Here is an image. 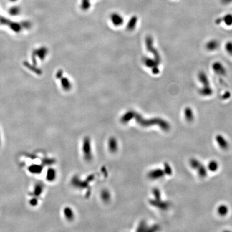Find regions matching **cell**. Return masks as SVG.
Masks as SVG:
<instances>
[{
    "label": "cell",
    "instance_id": "6da1fadb",
    "mask_svg": "<svg viewBox=\"0 0 232 232\" xmlns=\"http://www.w3.org/2000/svg\"><path fill=\"white\" fill-rule=\"evenodd\" d=\"M198 79L203 85L201 88L199 90V93L204 97L210 96L213 93V90L211 88L210 83L206 74L203 71L200 72L198 74Z\"/></svg>",
    "mask_w": 232,
    "mask_h": 232
},
{
    "label": "cell",
    "instance_id": "7a4b0ae2",
    "mask_svg": "<svg viewBox=\"0 0 232 232\" xmlns=\"http://www.w3.org/2000/svg\"><path fill=\"white\" fill-rule=\"evenodd\" d=\"M146 44L148 50L153 54L154 56V60L158 64H160L161 62V57L159 52H158V51L155 49H154L153 46V41L151 37H148L147 38Z\"/></svg>",
    "mask_w": 232,
    "mask_h": 232
},
{
    "label": "cell",
    "instance_id": "3957f363",
    "mask_svg": "<svg viewBox=\"0 0 232 232\" xmlns=\"http://www.w3.org/2000/svg\"><path fill=\"white\" fill-rule=\"evenodd\" d=\"M212 68L214 72L219 75L224 76L226 75V69L223 65L219 62H214L212 65Z\"/></svg>",
    "mask_w": 232,
    "mask_h": 232
},
{
    "label": "cell",
    "instance_id": "277c9868",
    "mask_svg": "<svg viewBox=\"0 0 232 232\" xmlns=\"http://www.w3.org/2000/svg\"><path fill=\"white\" fill-rule=\"evenodd\" d=\"M216 140L217 144L220 146V148L223 150H226L228 148L229 144L226 140V139L223 137L222 135H218L216 137Z\"/></svg>",
    "mask_w": 232,
    "mask_h": 232
},
{
    "label": "cell",
    "instance_id": "5b68a950",
    "mask_svg": "<svg viewBox=\"0 0 232 232\" xmlns=\"http://www.w3.org/2000/svg\"><path fill=\"white\" fill-rule=\"evenodd\" d=\"M223 22L227 26H231L232 25V15L228 14L223 17L222 18H219L216 21V24H220Z\"/></svg>",
    "mask_w": 232,
    "mask_h": 232
},
{
    "label": "cell",
    "instance_id": "8992f818",
    "mask_svg": "<svg viewBox=\"0 0 232 232\" xmlns=\"http://www.w3.org/2000/svg\"><path fill=\"white\" fill-rule=\"evenodd\" d=\"M220 46V44L217 40L213 39L208 42L206 44V49L209 51H214L217 50Z\"/></svg>",
    "mask_w": 232,
    "mask_h": 232
},
{
    "label": "cell",
    "instance_id": "52a82bcc",
    "mask_svg": "<svg viewBox=\"0 0 232 232\" xmlns=\"http://www.w3.org/2000/svg\"><path fill=\"white\" fill-rule=\"evenodd\" d=\"M184 114L185 118L187 122H191L194 119V113L192 109L190 107H186L184 110Z\"/></svg>",
    "mask_w": 232,
    "mask_h": 232
},
{
    "label": "cell",
    "instance_id": "ba28073f",
    "mask_svg": "<svg viewBox=\"0 0 232 232\" xmlns=\"http://www.w3.org/2000/svg\"><path fill=\"white\" fill-rule=\"evenodd\" d=\"M111 19L113 24L116 26L121 25L123 23V19L121 16L118 14H113L111 16Z\"/></svg>",
    "mask_w": 232,
    "mask_h": 232
},
{
    "label": "cell",
    "instance_id": "9c48e42d",
    "mask_svg": "<svg viewBox=\"0 0 232 232\" xmlns=\"http://www.w3.org/2000/svg\"><path fill=\"white\" fill-rule=\"evenodd\" d=\"M217 212L221 216H225L228 213V208L226 205H220L217 208Z\"/></svg>",
    "mask_w": 232,
    "mask_h": 232
},
{
    "label": "cell",
    "instance_id": "30bf717a",
    "mask_svg": "<svg viewBox=\"0 0 232 232\" xmlns=\"http://www.w3.org/2000/svg\"><path fill=\"white\" fill-rule=\"evenodd\" d=\"M197 170L198 171V173L200 177L202 178H204L207 176L208 172L206 168L205 167L204 165L201 164L199 166L198 168L197 169Z\"/></svg>",
    "mask_w": 232,
    "mask_h": 232
},
{
    "label": "cell",
    "instance_id": "8fae6325",
    "mask_svg": "<svg viewBox=\"0 0 232 232\" xmlns=\"http://www.w3.org/2000/svg\"><path fill=\"white\" fill-rule=\"evenodd\" d=\"M219 167V165L216 161L212 160L208 164V169L212 172L217 171Z\"/></svg>",
    "mask_w": 232,
    "mask_h": 232
},
{
    "label": "cell",
    "instance_id": "7c38bea8",
    "mask_svg": "<svg viewBox=\"0 0 232 232\" xmlns=\"http://www.w3.org/2000/svg\"><path fill=\"white\" fill-rule=\"evenodd\" d=\"M165 172L161 170V169H158L151 173L150 176L153 177V178H158L160 177H163V176L165 175Z\"/></svg>",
    "mask_w": 232,
    "mask_h": 232
},
{
    "label": "cell",
    "instance_id": "4fadbf2b",
    "mask_svg": "<svg viewBox=\"0 0 232 232\" xmlns=\"http://www.w3.org/2000/svg\"><path fill=\"white\" fill-rule=\"evenodd\" d=\"M137 23V18L136 17H133L127 24V28L128 30H132L135 29L136 24Z\"/></svg>",
    "mask_w": 232,
    "mask_h": 232
},
{
    "label": "cell",
    "instance_id": "5bb4252c",
    "mask_svg": "<svg viewBox=\"0 0 232 232\" xmlns=\"http://www.w3.org/2000/svg\"><path fill=\"white\" fill-rule=\"evenodd\" d=\"M190 164L191 167L194 169L197 170V169L198 168L199 166L201 165V162H200L199 160L195 159H192L190 161Z\"/></svg>",
    "mask_w": 232,
    "mask_h": 232
},
{
    "label": "cell",
    "instance_id": "9a60e30c",
    "mask_svg": "<svg viewBox=\"0 0 232 232\" xmlns=\"http://www.w3.org/2000/svg\"><path fill=\"white\" fill-rule=\"evenodd\" d=\"M89 1L90 0H82V2L81 3V8L83 10H87L88 9L90 4H89Z\"/></svg>",
    "mask_w": 232,
    "mask_h": 232
},
{
    "label": "cell",
    "instance_id": "2e32d148",
    "mask_svg": "<svg viewBox=\"0 0 232 232\" xmlns=\"http://www.w3.org/2000/svg\"><path fill=\"white\" fill-rule=\"evenodd\" d=\"M225 49L226 51L229 54L232 56V42H228L226 43L225 45Z\"/></svg>",
    "mask_w": 232,
    "mask_h": 232
},
{
    "label": "cell",
    "instance_id": "e0dca14e",
    "mask_svg": "<svg viewBox=\"0 0 232 232\" xmlns=\"http://www.w3.org/2000/svg\"><path fill=\"white\" fill-rule=\"evenodd\" d=\"M165 173H166L168 175H171L172 174V170H171L170 167L169 166V165L168 164H165Z\"/></svg>",
    "mask_w": 232,
    "mask_h": 232
},
{
    "label": "cell",
    "instance_id": "ac0fdd59",
    "mask_svg": "<svg viewBox=\"0 0 232 232\" xmlns=\"http://www.w3.org/2000/svg\"><path fill=\"white\" fill-rule=\"evenodd\" d=\"M231 96V94L229 92H227L224 94V95H223L222 98L223 100H227L228 98H229Z\"/></svg>",
    "mask_w": 232,
    "mask_h": 232
},
{
    "label": "cell",
    "instance_id": "d6986e66",
    "mask_svg": "<svg viewBox=\"0 0 232 232\" xmlns=\"http://www.w3.org/2000/svg\"><path fill=\"white\" fill-rule=\"evenodd\" d=\"M223 3L224 4H227V3H231L232 2V0H221Z\"/></svg>",
    "mask_w": 232,
    "mask_h": 232
}]
</instances>
